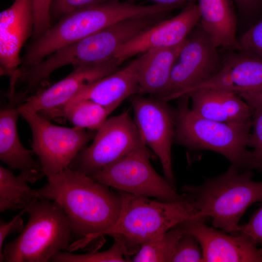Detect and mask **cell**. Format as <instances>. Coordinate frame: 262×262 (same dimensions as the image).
Instances as JSON below:
<instances>
[{
  "label": "cell",
  "instance_id": "obj_34",
  "mask_svg": "<svg viewBox=\"0 0 262 262\" xmlns=\"http://www.w3.org/2000/svg\"><path fill=\"white\" fill-rule=\"evenodd\" d=\"M239 10L244 13L252 12L261 0H234Z\"/></svg>",
  "mask_w": 262,
  "mask_h": 262
},
{
  "label": "cell",
  "instance_id": "obj_8",
  "mask_svg": "<svg viewBox=\"0 0 262 262\" xmlns=\"http://www.w3.org/2000/svg\"><path fill=\"white\" fill-rule=\"evenodd\" d=\"M145 146L134 120L125 110L107 118L96 131L91 144L77 154L68 167L91 177Z\"/></svg>",
  "mask_w": 262,
  "mask_h": 262
},
{
  "label": "cell",
  "instance_id": "obj_13",
  "mask_svg": "<svg viewBox=\"0 0 262 262\" xmlns=\"http://www.w3.org/2000/svg\"><path fill=\"white\" fill-rule=\"evenodd\" d=\"M34 22L33 0H15L0 14V70L1 75L16 85L21 63L20 52L32 37Z\"/></svg>",
  "mask_w": 262,
  "mask_h": 262
},
{
  "label": "cell",
  "instance_id": "obj_4",
  "mask_svg": "<svg viewBox=\"0 0 262 262\" xmlns=\"http://www.w3.org/2000/svg\"><path fill=\"white\" fill-rule=\"evenodd\" d=\"M139 4L112 0L65 14L28 45L21 58V71L43 60L58 49L114 23L142 15Z\"/></svg>",
  "mask_w": 262,
  "mask_h": 262
},
{
  "label": "cell",
  "instance_id": "obj_32",
  "mask_svg": "<svg viewBox=\"0 0 262 262\" xmlns=\"http://www.w3.org/2000/svg\"><path fill=\"white\" fill-rule=\"evenodd\" d=\"M23 214L22 211L19 214L15 216L9 222H5L3 219L0 220V262L5 261L3 253L2 246L7 236L12 233L21 232L23 229L24 222L21 217Z\"/></svg>",
  "mask_w": 262,
  "mask_h": 262
},
{
  "label": "cell",
  "instance_id": "obj_16",
  "mask_svg": "<svg viewBox=\"0 0 262 262\" xmlns=\"http://www.w3.org/2000/svg\"><path fill=\"white\" fill-rule=\"evenodd\" d=\"M222 61L220 71L200 88L238 94L262 86V59L238 51L229 53Z\"/></svg>",
  "mask_w": 262,
  "mask_h": 262
},
{
  "label": "cell",
  "instance_id": "obj_26",
  "mask_svg": "<svg viewBox=\"0 0 262 262\" xmlns=\"http://www.w3.org/2000/svg\"><path fill=\"white\" fill-rule=\"evenodd\" d=\"M203 262V252L197 240L191 234L183 232L179 238L170 262Z\"/></svg>",
  "mask_w": 262,
  "mask_h": 262
},
{
  "label": "cell",
  "instance_id": "obj_35",
  "mask_svg": "<svg viewBox=\"0 0 262 262\" xmlns=\"http://www.w3.org/2000/svg\"><path fill=\"white\" fill-rule=\"evenodd\" d=\"M156 4H160L170 6L174 9L186 6L191 3H195L197 0H149Z\"/></svg>",
  "mask_w": 262,
  "mask_h": 262
},
{
  "label": "cell",
  "instance_id": "obj_14",
  "mask_svg": "<svg viewBox=\"0 0 262 262\" xmlns=\"http://www.w3.org/2000/svg\"><path fill=\"white\" fill-rule=\"evenodd\" d=\"M119 66L117 60L112 58L75 68L69 75L49 88L27 97L18 109L41 115L50 113L68 103L85 86L117 71Z\"/></svg>",
  "mask_w": 262,
  "mask_h": 262
},
{
  "label": "cell",
  "instance_id": "obj_27",
  "mask_svg": "<svg viewBox=\"0 0 262 262\" xmlns=\"http://www.w3.org/2000/svg\"><path fill=\"white\" fill-rule=\"evenodd\" d=\"M252 121V132L248 142V147L253 148L251 169L262 172V107L254 110Z\"/></svg>",
  "mask_w": 262,
  "mask_h": 262
},
{
  "label": "cell",
  "instance_id": "obj_3",
  "mask_svg": "<svg viewBox=\"0 0 262 262\" xmlns=\"http://www.w3.org/2000/svg\"><path fill=\"white\" fill-rule=\"evenodd\" d=\"M117 191L121 197L119 215L104 235L120 243L129 262L131 261L130 256L135 255L145 243L188 219L203 217L185 197L179 201L165 202Z\"/></svg>",
  "mask_w": 262,
  "mask_h": 262
},
{
  "label": "cell",
  "instance_id": "obj_33",
  "mask_svg": "<svg viewBox=\"0 0 262 262\" xmlns=\"http://www.w3.org/2000/svg\"><path fill=\"white\" fill-rule=\"evenodd\" d=\"M238 94L254 110L262 107V86Z\"/></svg>",
  "mask_w": 262,
  "mask_h": 262
},
{
  "label": "cell",
  "instance_id": "obj_19",
  "mask_svg": "<svg viewBox=\"0 0 262 262\" xmlns=\"http://www.w3.org/2000/svg\"><path fill=\"white\" fill-rule=\"evenodd\" d=\"M9 101L0 112V159L12 169L43 173L39 161L32 157L33 150L26 149L19 138L17 129L19 102L15 99Z\"/></svg>",
  "mask_w": 262,
  "mask_h": 262
},
{
  "label": "cell",
  "instance_id": "obj_7",
  "mask_svg": "<svg viewBox=\"0 0 262 262\" xmlns=\"http://www.w3.org/2000/svg\"><path fill=\"white\" fill-rule=\"evenodd\" d=\"M19 112L31 128L32 150L38 157L46 176L68 167L96 132L76 126L68 128L54 125L37 113Z\"/></svg>",
  "mask_w": 262,
  "mask_h": 262
},
{
  "label": "cell",
  "instance_id": "obj_12",
  "mask_svg": "<svg viewBox=\"0 0 262 262\" xmlns=\"http://www.w3.org/2000/svg\"><path fill=\"white\" fill-rule=\"evenodd\" d=\"M206 219L196 216L178 226L183 232L193 235L203 252V262H262V248L247 235L231 234L210 227Z\"/></svg>",
  "mask_w": 262,
  "mask_h": 262
},
{
  "label": "cell",
  "instance_id": "obj_22",
  "mask_svg": "<svg viewBox=\"0 0 262 262\" xmlns=\"http://www.w3.org/2000/svg\"><path fill=\"white\" fill-rule=\"evenodd\" d=\"M114 110L92 100L81 99L42 116L47 119L63 116L74 126L97 131Z\"/></svg>",
  "mask_w": 262,
  "mask_h": 262
},
{
  "label": "cell",
  "instance_id": "obj_20",
  "mask_svg": "<svg viewBox=\"0 0 262 262\" xmlns=\"http://www.w3.org/2000/svg\"><path fill=\"white\" fill-rule=\"evenodd\" d=\"M200 25L217 47L239 51L236 17L230 0H197Z\"/></svg>",
  "mask_w": 262,
  "mask_h": 262
},
{
  "label": "cell",
  "instance_id": "obj_28",
  "mask_svg": "<svg viewBox=\"0 0 262 262\" xmlns=\"http://www.w3.org/2000/svg\"><path fill=\"white\" fill-rule=\"evenodd\" d=\"M112 0H51L49 15L51 25L67 13Z\"/></svg>",
  "mask_w": 262,
  "mask_h": 262
},
{
  "label": "cell",
  "instance_id": "obj_29",
  "mask_svg": "<svg viewBox=\"0 0 262 262\" xmlns=\"http://www.w3.org/2000/svg\"><path fill=\"white\" fill-rule=\"evenodd\" d=\"M241 51L262 59V19L252 26L238 39Z\"/></svg>",
  "mask_w": 262,
  "mask_h": 262
},
{
  "label": "cell",
  "instance_id": "obj_17",
  "mask_svg": "<svg viewBox=\"0 0 262 262\" xmlns=\"http://www.w3.org/2000/svg\"><path fill=\"white\" fill-rule=\"evenodd\" d=\"M136 67L135 59L123 69L85 86L69 101L87 99L115 110L126 98L139 93Z\"/></svg>",
  "mask_w": 262,
  "mask_h": 262
},
{
  "label": "cell",
  "instance_id": "obj_30",
  "mask_svg": "<svg viewBox=\"0 0 262 262\" xmlns=\"http://www.w3.org/2000/svg\"><path fill=\"white\" fill-rule=\"evenodd\" d=\"M50 2L51 0H33L34 22L31 42L39 38L51 26Z\"/></svg>",
  "mask_w": 262,
  "mask_h": 262
},
{
  "label": "cell",
  "instance_id": "obj_24",
  "mask_svg": "<svg viewBox=\"0 0 262 262\" xmlns=\"http://www.w3.org/2000/svg\"><path fill=\"white\" fill-rule=\"evenodd\" d=\"M186 95L191 99L192 110L198 115L212 120L229 123L219 90L198 89Z\"/></svg>",
  "mask_w": 262,
  "mask_h": 262
},
{
  "label": "cell",
  "instance_id": "obj_31",
  "mask_svg": "<svg viewBox=\"0 0 262 262\" xmlns=\"http://www.w3.org/2000/svg\"><path fill=\"white\" fill-rule=\"evenodd\" d=\"M239 233L247 235L262 246V204L247 223L240 226Z\"/></svg>",
  "mask_w": 262,
  "mask_h": 262
},
{
  "label": "cell",
  "instance_id": "obj_25",
  "mask_svg": "<svg viewBox=\"0 0 262 262\" xmlns=\"http://www.w3.org/2000/svg\"><path fill=\"white\" fill-rule=\"evenodd\" d=\"M50 262H128L124 248L119 242L115 240L109 249L102 252H92L75 254L71 252L60 251L53 256Z\"/></svg>",
  "mask_w": 262,
  "mask_h": 262
},
{
  "label": "cell",
  "instance_id": "obj_1",
  "mask_svg": "<svg viewBox=\"0 0 262 262\" xmlns=\"http://www.w3.org/2000/svg\"><path fill=\"white\" fill-rule=\"evenodd\" d=\"M47 178L44 186L33 189V197L56 202L70 220L72 236L91 243L117 221L121 207L117 190L68 167Z\"/></svg>",
  "mask_w": 262,
  "mask_h": 262
},
{
  "label": "cell",
  "instance_id": "obj_6",
  "mask_svg": "<svg viewBox=\"0 0 262 262\" xmlns=\"http://www.w3.org/2000/svg\"><path fill=\"white\" fill-rule=\"evenodd\" d=\"M29 220L20 234L5 245L7 262H47L57 253L68 250L72 234L70 220L55 201L34 199L22 210Z\"/></svg>",
  "mask_w": 262,
  "mask_h": 262
},
{
  "label": "cell",
  "instance_id": "obj_10",
  "mask_svg": "<svg viewBox=\"0 0 262 262\" xmlns=\"http://www.w3.org/2000/svg\"><path fill=\"white\" fill-rule=\"evenodd\" d=\"M217 48L200 24L196 27L186 39L158 98H178L215 75L223 66Z\"/></svg>",
  "mask_w": 262,
  "mask_h": 262
},
{
  "label": "cell",
  "instance_id": "obj_15",
  "mask_svg": "<svg viewBox=\"0 0 262 262\" xmlns=\"http://www.w3.org/2000/svg\"><path fill=\"white\" fill-rule=\"evenodd\" d=\"M200 18L197 4L190 3L177 16L163 20L120 46L113 58L120 65L129 58L148 50L176 46L187 38Z\"/></svg>",
  "mask_w": 262,
  "mask_h": 262
},
{
  "label": "cell",
  "instance_id": "obj_11",
  "mask_svg": "<svg viewBox=\"0 0 262 262\" xmlns=\"http://www.w3.org/2000/svg\"><path fill=\"white\" fill-rule=\"evenodd\" d=\"M134 122L146 146L160 160L164 177L175 188L171 147L175 129V109L154 97H135L131 101Z\"/></svg>",
  "mask_w": 262,
  "mask_h": 262
},
{
  "label": "cell",
  "instance_id": "obj_21",
  "mask_svg": "<svg viewBox=\"0 0 262 262\" xmlns=\"http://www.w3.org/2000/svg\"><path fill=\"white\" fill-rule=\"evenodd\" d=\"M44 174L34 171H21L15 176L10 170L0 166V212L23 210L34 199L27 184L33 183Z\"/></svg>",
  "mask_w": 262,
  "mask_h": 262
},
{
  "label": "cell",
  "instance_id": "obj_9",
  "mask_svg": "<svg viewBox=\"0 0 262 262\" xmlns=\"http://www.w3.org/2000/svg\"><path fill=\"white\" fill-rule=\"evenodd\" d=\"M147 147L138 148L106 166L90 177L94 180L128 193L153 197L165 202L182 200L183 195L152 166Z\"/></svg>",
  "mask_w": 262,
  "mask_h": 262
},
{
  "label": "cell",
  "instance_id": "obj_5",
  "mask_svg": "<svg viewBox=\"0 0 262 262\" xmlns=\"http://www.w3.org/2000/svg\"><path fill=\"white\" fill-rule=\"evenodd\" d=\"M178 98L174 142L193 149L217 152L241 170H252L251 151L247 148L252 120L234 124L204 118L192 110L188 96Z\"/></svg>",
  "mask_w": 262,
  "mask_h": 262
},
{
  "label": "cell",
  "instance_id": "obj_23",
  "mask_svg": "<svg viewBox=\"0 0 262 262\" xmlns=\"http://www.w3.org/2000/svg\"><path fill=\"white\" fill-rule=\"evenodd\" d=\"M182 233L177 226L157 239L145 243L133 257L131 262H170L177 243Z\"/></svg>",
  "mask_w": 262,
  "mask_h": 262
},
{
  "label": "cell",
  "instance_id": "obj_2",
  "mask_svg": "<svg viewBox=\"0 0 262 262\" xmlns=\"http://www.w3.org/2000/svg\"><path fill=\"white\" fill-rule=\"evenodd\" d=\"M253 172H241L231 164L218 176L198 186L186 185L181 194L213 226L231 234H240L239 222L253 203L262 201V181L252 180Z\"/></svg>",
  "mask_w": 262,
  "mask_h": 262
},
{
  "label": "cell",
  "instance_id": "obj_18",
  "mask_svg": "<svg viewBox=\"0 0 262 262\" xmlns=\"http://www.w3.org/2000/svg\"><path fill=\"white\" fill-rule=\"evenodd\" d=\"M185 40L176 46L148 50L136 58L139 94L160 97Z\"/></svg>",
  "mask_w": 262,
  "mask_h": 262
}]
</instances>
